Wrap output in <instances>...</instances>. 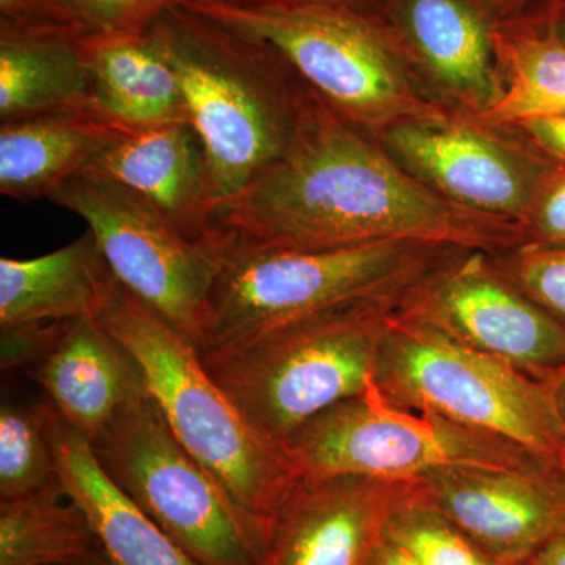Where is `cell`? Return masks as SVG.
<instances>
[{"mask_svg":"<svg viewBox=\"0 0 565 565\" xmlns=\"http://www.w3.org/2000/svg\"><path fill=\"white\" fill-rule=\"evenodd\" d=\"M212 230L230 243L292 250L414 241L497 256L525 245L522 225L430 191L315 93L289 150L214 211Z\"/></svg>","mask_w":565,"mask_h":565,"instance_id":"obj_1","label":"cell"},{"mask_svg":"<svg viewBox=\"0 0 565 565\" xmlns=\"http://www.w3.org/2000/svg\"><path fill=\"white\" fill-rule=\"evenodd\" d=\"M143 32L180 77L217 210L286 154L313 92L266 41L184 7Z\"/></svg>","mask_w":565,"mask_h":565,"instance_id":"obj_2","label":"cell"},{"mask_svg":"<svg viewBox=\"0 0 565 565\" xmlns=\"http://www.w3.org/2000/svg\"><path fill=\"white\" fill-rule=\"evenodd\" d=\"M139 363L178 440L252 514L273 523L300 479L280 445L255 429L196 345L109 274L95 316Z\"/></svg>","mask_w":565,"mask_h":565,"instance_id":"obj_3","label":"cell"},{"mask_svg":"<svg viewBox=\"0 0 565 565\" xmlns=\"http://www.w3.org/2000/svg\"><path fill=\"white\" fill-rule=\"evenodd\" d=\"M178 6L269 43L326 106L364 134L375 137L396 122L449 115L423 95L414 65L382 14L247 0Z\"/></svg>","mask_w":565,"mask_h":565,"instance_id":"obj_4","label":"cell"},{"mask_svg":"<svg viewBox=\"0 0 565 565\" xmlns=\"http://www.w3.org/2000/svg\"><path fill=\"white\" fill-rule=\"evenodd\" d=\"M218 262L211 316L200 355L340 305L405 294L440 266L452 248L382 241L333 248H264L212 236Z\"/></svg>","mask_w":565,"mask_h":565,"instance_id":"obj_5","label":"cell"},{"mask_svg":"<svg viewBox=\"0 0 565 565\" xmlns=\"http://www.w3.org/2000/svg\"><path fill=\"white\" fill-rule=\"evenodd\" d=\"M397 302L340 305L202 356L264 437L282 446L308 422L373 384Z\"/></svg>","mask_w":565,"mask_h":565,"instance_id":"obj_6","label":"cell"},{"mask_svg":"<svg viewBox=\"0 0 565 565\" xmlns=\"http://www.w3.org/2000/svg\"><path fill=\"white\" fill-rule=\"evenodd\" d=\"M374 385L386 399L526 449L565 468V427L546 381L394 316Z\"/></svg>","mask_w":565,"mask_h":565,"instance_id":"obj_7","label":"cell"},{"mask_svg":"<svg viewBox=\"0 0 565 565\" xmlns=\"http://www.w3.org/2000/svg\"><path fill=\"white\" fill-rule=\"evenodd\" d=\"M110 481L200 565H258L270 522L237 503L178 440L150 393L90 441Z\"/></svg>","mask_w":565,"mask_h":565,"instance_id":"obj_8","label":"cell"},{"mask_svg":"<svg viewBox=\"0 0 565 565\" xmlns=\"http://www.w3.org/2000/svg\"><path fill=\"white\" fill-rule=\"evenodd\" d=\"M281 448L300 476L345 475L396 482H422L451 468L553 463L441 416L401 407L386 399L374 382L366 392L305 424Z\"/></svg>","mask_w":565,"mask_h":565,"instance_id":"obj_9","label":"cell"},{"mask_svg":"<svg viewBox=\"0 0 565 565\" xmlns=\"http://www.w3.org/2000/svg\"><path fill=\"white\" fill-rule=\"evenodd\" d=\"M50 202L84 218L115 280L202 351L218 273L210 245L117 182L81 174Z\"/></svg>","mask_w":565,"mask_h":565,"instance_id":"obj_10","label":"cell"},{"mask_svg":"<svg viewBox=\"0 0 565 565\" xmlns=\"http://www.w3.org/2000/svg\"><path fill=\"white\" fill-rule=\"evenodd\" d=\"M397 315L546 381L565 367V329L484 252H455L401 300Z\"/></svg>","mask_w":565,"mask_h":565,"instance_id":"obj_11","label":"cell"},{"mask_svg":"<svg viewBox=\"0 0 565 565\" xmlns=\"http://www.w3.org/2000/svg\"><path fill=\"white\" fill-rule=\"evenodd\" d=\"M374 139L448 202L519 225L555 167L467 115L396 122Z\"/></svg>","mask_w":565,"mask_h":565,"instance_id":"obj_12","label":"cell"},{"mask_svg":"<svg viewBox=\"0 0 565 565\" xmlns=\"http://www.w3.org/2000/svg\"><path fill=\"white\" fill-rule=\"evenodd\" d=\"M423 482L300 476L270 523L258 565H373L393 512Z\"/></svg>","mask_w":565,"mask_h":565,"instance_id":"obj_13","label":"cell"},{"mask_svg":"<svg viewBox=\"0 0 565 565\" xmlns=\"http://www.w3.org/2000/svg\"><path fill=\"white\" fill-rule=\"evenodd\" d=\"M427 500L487 556L523 565L565 530V468H451L424 479Z\"/></svg>","mask_w":565,"mask_h":565,"instance_id":"obj_14","label":"cell"},{"mask_svg":"<svg viewBox=\"0 0 565 565\" xmlns=\"http://www.w3.org/2000/svg\"><path fill=\"white\" fill-rule=\"evenodd\" d=\"M382 17L416 74L467 117L484 114L503 95L492 22L473 0H388Z\"/></svg>","mask_w":565,"mask_h":565,"instance_id":"obj_15","label":"cell"},{"mask_svg":"<svg viewBox=\"0 0 565 565\" xmlns=\"http://www.w3.org/2000/svg\"><path fill=\"white\" fill-rule=\"evenodd\" d=\"M82 174L125 185L196 243L207 244L214 234L210 166L202 140L189 122L125 134Z\"/></svg>","mask_w":565,"mask_h":565,"instance_id":"obj_16","label":"cell"},{"mask_svg":"<svg viewBox=\"0 0 565 565\" xmlns=\"http://www.w3.org/2000/svg\"><path fill=\"white\" fill-rule=\"evenodd\" d=\"M28 374L88 441L148 394L139 363L95 318L57 321L50 349Z\"/></svg>","mask_w":565,"mask_h":565,"instance_id":"obj_17","label":"cell"},{"mask_svg":"<svg viewBox=\"0 0 565 565\" xmlns=\"http://www.w3.org/2000/svg\"><path fill=\"white\" fill-rule=\"evenodd\" d=\"M66 498L79 505L111 565H200L110 481L88 438L50 401L35 404Z\"/></svg>","mask_w":565,"mask_h":565,"instance_id":"obj_18","label":"cell"},{"mask_svg":"<svg viewBox=\"0 0 565 565\" xmlns=\"http://www.w3.org/2000/svg\"><path fill=\"white\" fill-rule=\"evenodd\" d=\"M95 110L81 33L41 18L0 21V122Z\"/></svg>","mask_w":565,"mask_h":565,"instance_id":"obj_19","label":"cell"},{"mask_svg":"<svg viewBox=\"0 0 565 565\" xmlns=\"http://www.w3.org/2000/svg\"><path fill=\"white\" fill-rule=\"evenodd\" d=\"M128 132L96 110L0 122V192L22 203L50 200Z\"/></svg>","mask_w":565,"mask_h":565,"instance_id":"obj_20","label":"cell"},{"mask_svg":"<svg viewBox=\"0 0 565 565\" xmlns=\"http://www.w3.org/2000/svg\"><path fill=\"white\" fill-rule=\"evenodd\" d=\"M93 109L129 131L189 122L180 77L147 33L82 36Z\"/></svg>","mask_w":565,"mask_h":565,"instance_id":"obj_21","label":"cell"},{"mask_svg":"<svg viewBox=\"0 0 565 565\" xmlns=\"http://www.w3.org/2000/svg\"><path fill=\"white\" fill-rule=\"evenodd\" d=\"M110 270L90 232L32 259L0 258V326L95 318Z\"/></svg>","mask_w":565,"mask_h":565,"instance_id":"obj_22","label":"cell"},{"mask_svg":"<svg viewBox=\"0 0 565 565\" xmlns=\"http://www.w3.org/2000/svg\"><path fill=\"white\" fill-rule=\"evenodd\" d=\"M503 95L484 114L470 117L489 128L565 114V43L531 14L492 24Z\"/></svg>","mask_w":565,"mask_h":565,"instance_id":"obj_23","label":"cell"},{"mask_svg":"<svg viewBox=\"0 0 565 565\" xmlns=\"http://www.w3.org/2000/svg\"><path fill=\"white\" fill-rule=\"evenodd\" d=\"M99 548L87 516L65 493L0 501V565H71Z\"/></svg>","mask_w":565,"mask_h":565,"instance_id":"obj_24","label":"cell"},{"mask_svg":"<svg viewBox=\"0 0 565 565\" xmlns=\"http://www.w3.org/2000/svg\"><path fill=\"white\" fill-rule=\"evenodd\" d=\"M46 493H65V490L36 407L3 399L0 408V501Z\"/></svg>","mask_w":565,"mask_h":565,"instance_id":"obj_25","label":"cell"},{"mask_svg":"<svg viewBox=\"0 0 565 565\" xmlns=\"http://www.w3.org/2000/svg\"><path fill=\"white\" fill-rule=\"evenodd\" d=\"M385 539L423 565H501L438 511L423 487L390 516Z\"/></svg>","mask_w":565,"mask_h":565,"instance_id":"obj_26","label":"cell"},{"mask_svg":"<svg viewBox=\"0 0 565 565\" xmlns=\"http://www.w3.org/2000/svg\"><path fill=\"white\" fill-rule=\"evenodd\" d=\"M180 0H46L47 14L82 36L141 33Z\"/></svg>","mask_w":565,"mask_h":565,"instance_id":"obj_27","label":"cell"},{"mask_svg":"<svg viewBox=\"0 0 565 565\" xmlns=\"http://www.w3.org/2000/svg\"><path fill=\"white\" fill-rule=\"evenodd\" d=\"M492 258L509 280L565 329V247L522 245Z\"/></svg>","mask_w":565,"mask_h":565,"instance_id":"obj_28","label":"cell"},{"mask_svg":"<svg viewBox=\"0 0 565 565\" xmlns=\"http://www.w3.org/2000/svg\"><path fill=\"white\" fill-rule=\"evenodd\" d=\"M525 245L565 247V167H553L522 225Z\"/></svg>","mask_w":565,"mask_h":565,"instance_id":"obj_29","label":"cell"},{"mask_svg":"<svg viewBox=\"0 0 565 565\" xmlns=\"http://www.w3.org/2000/svg\"><path fill=\"white\" fill-rule=\"evenodd\" d=\"M57 321L0 326L2 370H22L28 374L50 349Z\"/></svg>","mask_w":565,"mask_h":565,"instance_id":"obj_30","label":"cell"},{"mask_svg":"<svg viewBox=\"0 0 565 565\" xmlns=\"http://www.w3.org/2000/svg\"><path fill=\"white\" fill-rule=\"evenodd\" d=\"M516 128L522 129L534 147L556 161L557 166L565 167V114L531 118L519 122Z\"/></svg>","mask_w":565,"mask_h":565,"instance_id":"obj_31","label":"cell"},{"mask_svg":"<svg viewBox=\"0 0 565 565\" xmlns=\"http://www.w3.org/2000/svg\"><path fill=\"white\" fill-rule=\"evenodd\" d=\"M473 2L494 24V22L514 20V18L522 17L527 11L553 2V0H473Z\"/></svg>","mask_w":565,"mask_h":565,"instance_id":"obj_32","label":"cell"},{"mask_svg":"<svg viewBox=\"0 0 565 565\" xmlns=\"http://www.w3.org/2000/svg\"><path fill=\"white\" fill-rule=\"evenodd\" d=\"M41 18H50L46 0H0V21H31Z\"/></svg>","mask_w":565,"mask_h":565,"instance_id":"obj_33","label":"cell"},{"mask_svg":"<svg viewBox=\"0 0 565 565\" xmlns=\"http://www.w3.org/2000/svg\"><path fill=\"white\" fill-rule=\"evenodd\" d=\"M247 2L292 3V6H338L367 11V13L384 14L388 0H247Z\"/></svg>","mask_w":565,"mask_h":565,"instance_id":"obj_34","label":"cell"},{"mask_svg":"<svg viewBox=\"0 0 565 565\" xmlns=\"http://www.w3.org/2000/svg\"><path fill=\"white\" fill-rule=\"evenodd\" d=\"M523 565H565V530L550 539Z\"/></svg>","mask_w":565,"mask_h":565,"instance_id":"obj_35","label":"cell"},{"mask_svg":"<svg viewBox=\"0 0 565 565\" xmlns=\"http://www.w3.org/2000/svg\"><path fill=\"white\" fill-rule=\"evenodd\" d=\"M525 14H531V17L544 21L565 43V0H553V2L530 10Z\"/></svg>","mask_w":565,"mask_h":565,"instance_id":"obj_36","label":"cell"},{"mask_svg":"<svg viewBox=\"0 0 565 565\" xmlns=\"http://www.w3.org/2000/svg\"><path fill=\"white\" fill-rule=\"evenodd\" d=\"M373 565H423L419 561H416L414 556L408 555L405 550L401 548L393 542L384 541L379 545L377 552H375Z\"/></svg>","mask_w":565,"mask_h":565,"instance_id":"obj_37","label":"cell"},{"mask_svg":"<svg viewBox=\"0 0 565 565\" xmlns=\"http://www.w3.org/2000/svg\"><path fill=\"white\" fill-rule=\"evenodd\" d=\"M546 382H548L550 392H552L557 416H559L561 423L565 427V367L557 371L556 374L550 375Z\"/></svg>","mask_w":565,"mask_h":565,"instance_id":"obj_38","label":"cell"},{"mask_svg":"<svg viewBox=\"0 0 565 565\" xmlns=\"http://www.w3.org/2000/svg\"><path fill=\"white\" fill-rule=\"evenodd\" d=\"M71 565H111L110 561L107 559L106 555H104L103 550L99 548L98 552L93 553L92 556L85 557V559L79 561V563L71 564Z\"/></svg>","mask_w":565,"mask_h":565,"instance_id":"obj_39","label":"cell"}]
</instances>
